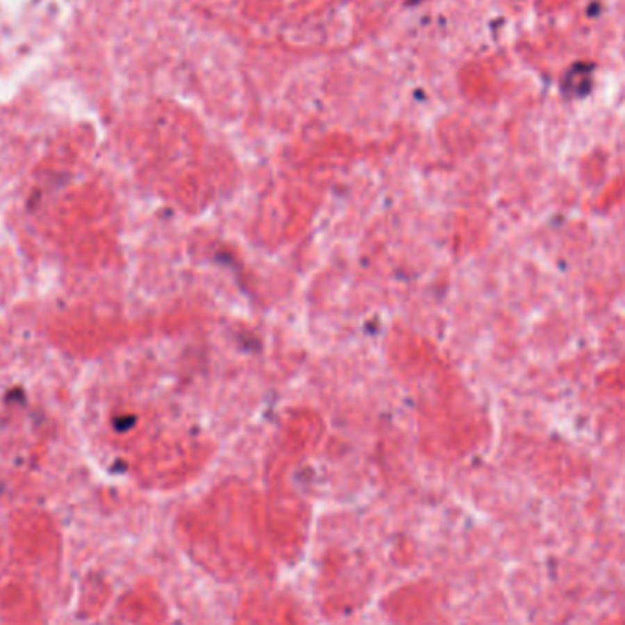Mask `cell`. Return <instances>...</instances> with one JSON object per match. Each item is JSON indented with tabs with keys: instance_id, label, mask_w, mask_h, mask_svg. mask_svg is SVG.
<instances>
[{
	"instance_id": "cell-1",
	"label": "cell",
	"mask_w": 625,
	"mask_h": 625,
	"mask_svg": "<svg viewBox=\"0 0 625 625\" xmlns=\"http://www.w3.org/2000/svg\"><path fill=\"white\" fill-rule=\"evenodd\" d=\"M567 79L563 83L565 88H569V92L572 94V90L576 88V95L585 94V90H589L591 86V72L587 70L585 65H578L574 68L569 70V74H567Z\"/></svg>"
}]
</instances>
